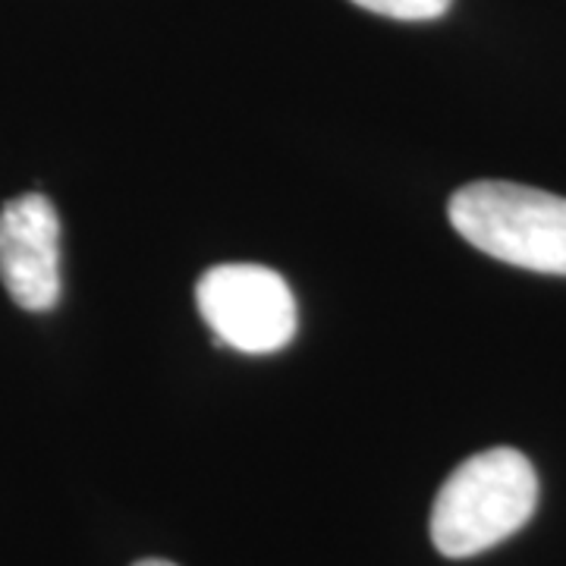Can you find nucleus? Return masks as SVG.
Returning a JSON list of instances; mask_svg holds the SVG:
<instances>
[{
  "instance_id": "obj_3",
  "label": "nucleus",
  "mask_w": 566,
  "mask_h": 566,
  "mask_svg": "<svg viewBox=\"0 0 566 566\" xmlns=\"http://www.w3.org/2000/svg\"><path fill=\"white\" fill-rule=\"evenodd\" d=\"M196 305L221 344L249 356L277 353L296 337L290 283L264 264H218L196 286Z\"/></svg>"
},
{
  "instance_id": "obj_5",
  "label": "nucleus",
  "mask_w": 566,
  "mask_h": 566,
  "mask_svg": "<svg viewBox=\"0 0 566 566\" xmlns=\"http://www.w3.org/2000/svg\"><path fill=\"white\" fill-rule=\"evenodd\" d=\"M353 3L368 10V13L387 17V20L428 22L441 20L453 0H353Z\"/></svg>"
},
{
  "instance_id": "obj_4",
  "label": "nucleus",
  "mask_w": 566,
  "mask_h": 566,
  "mask_svg": "<svg viewBox=\"0 0 566 566\" xmlns=\"http://www.w3.org/2000/svg\"><path fill=\"white\" fill-rule=\"evenodd\" d=\"M0 281L25 312H48L61 300V218L41 192L0 208Z\"/></svg>"
},
{
  "instance_id": "obj_6",
  "label": "nucleus",
  "mask_w": 566,
  "mask_h": 566,
  "mask_svg": "<svg viewBox=\"0 0 566 566\" xmlns=\"http://www.w3.org/2000/svg\"><path fill=\"white\" fill-rule=\"evenodd\" d=\"M133 566H177V564H170V560H158V557H148V560H139V564H133Z\"/></svg>"
},
{
  "instance_id": "obj_1",
  "label": "nucleus",
  "mask_w": 566,
  "mask_h": 566,
  "mask_svg": "<svg viewBox=\"0 0 566 566\" xmlns=\"http://www.w3.org/2000/svg\"><path fill=\"white\" fill-rule=\"evenodd\" d=\"M538 506V475L513 447L469 457L447 479L431 506V542L463 560L501 545L526 526Z\"/></svg>"
},
{
  "instance_id": "obj_2",
  "label": "nucleus",
  "mask_w": 566,
  "mask_h": 566,
  "mask_svg": "<svg viewBox=\"0 0 566 566\" xmlns=\"http://www.w3.org/2000/svg\"><path fill=\"white\" fill-rule=\"evenodd\" d=\"M453 230L497 262L566 277V199L520 182L482 180L453 192Z\"/></svg>"
}]
</instances>
